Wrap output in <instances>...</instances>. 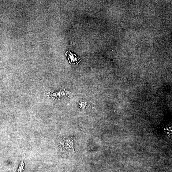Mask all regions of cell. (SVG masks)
<instances>
[{
	"label": "cell",
	"mask_w": 172,
	"mask_h": 172,
	"mask_svg": "<svg viewBox=\"0 0 172 172\" xmlns=\"http://www.w3.org/2000/svg\"><path fill=\"white\" fill-rule=\"evenodd\" d=\"M73 140L70 137H61L59 140V143L62 149L69 152H74Z\"/></svg>",
	"instance_id": "cell-1"
},
{
	"label": "cell",
	"mask_w": 172,
	"mask_h": 172,
	"mask_svg": "<svg viewBox=\"0 0 172 172\" xmlns=\"http://www.w3.org/2000/svg\"><path fill=\"white\" fill-rule=\"evenodd\" d=\"M69 63L73 64H78L81 61L79 57L76 54L72 53L71 51H68L65 54Z\"/></svg>",
	"instance_id": "cell-2"
},
{
	"label": "cell",
	"mask_w": 172,
	"mask_h": 172,
	"mask_svg": "<svg viewBox=\"0 0 172 172\" xmlns=\"http://www.w3.org/2000/svg\"><path fill=\"white\" fill-rule=\"evenodd\" d=\"M25 155H24V157L23 158L22 160L21 163L20 165L17 172H21V170H24L23 168H24V162H23V161H24V159L25 158Z\"/></svg>",
	"instance_id": "cell-3"
}]
</instances>
